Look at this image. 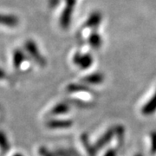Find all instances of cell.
Wrapping results in <instances>:
<instances>
[{
  "label": "cell",
  "instance_id": "obj_1",
  "mask_svg": "<svg viewBox=\"0 0 156 156\" xmlns=\"http://www.w3.org/2000/svg\"><path fill=\"white\" fill-rule=\"evenodd\" d=\"M156 110V93L155 95H154V97L151 99L145 106L142 108V113L145 115H149L151 114L154 113Z\"/></svg>",
  "mask_w": 156,
  "mask_h": 156
},
{
  "label": "cell",
  "instance_id": "obj_2",
  "mask_svg": "<svg viewBox=\"0 0 156 156\" xmlns=\"http://www.w3.org/2000/svg\"><path fill=\"white\" fill-rule=\"evenodd\" d=\"M70 126V122H64V121H54L50 122V128H67Z\"/></svg>",
  "mask_w": 156,
  "mask_h": 156
},
{
  "label": "cell",
  "instance_id": "obj_3",
  "mask_svg": "<svg viewBox=\"0 0 156 156\" xmlns=\"http://www.w3.org/2000/svg\"><path fill=\"white\" fill-rule=\"evenodd\" d=\"M152 148L154 151H156V134H153L152 137Z\"/></svg>",
  "mask_w": 156,
  "mask_h": 156
},
{
  "label": "cell",
  "instance_id": "obj_4",
  "mask_svg": "<svg viewBox=\"0 0 156 156\" xmlns=\"http://www.w3.org/2000/svg\"><path fill=\"white\" fill-rule=\"evenodd\" d=\"M16 156H22V155H18V154H17V155H16Z\"/></svg>",
  "mask_w": 156,
  "mask_h": 156
},
{
  "label": "cell",
  "instance_id": "obj_5",
  "mask_svg": "<svg viewBox=\"0 0 156 156\" xmlns=\"http://www.w3.org/2000/svg\"><path fill=\"white\" fill-rule=\"evenodd\" d=\"M137 156H140V155H137Z\"/></svg>",
  "mask_w": 156,
  "mask_h": 156
}]
</instances>
